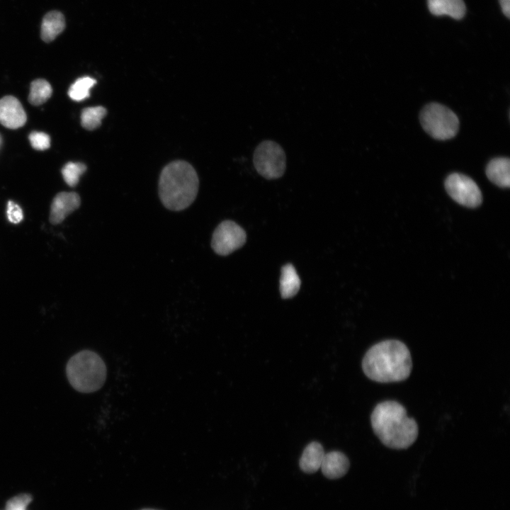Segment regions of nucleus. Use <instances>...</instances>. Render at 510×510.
Masks as SVG:
<instances>
[{"instance_id": "nucleus-1", "label": "nucleus", "mask_w": 510, "mask_h": 510, "mask_svg": "<svg viewBox=\"0 0 510 510\" xmlns=\"http://www.w3.org/2000/svg\"><path fill=\"white\" fill-rule=\"evenodd\" d=\"M362 368L370 380L389 383L406 380L410 375L412 361L407 346L398 340H385L370 347L366 353Z\"/></svg>"}, {"instance_id": "nucleus-2", "label": "nucleus", "mask_w": 510, "mask_h": 510, "mask_svg": "<svg viewBox=\"0 0 510 510\" xmlns=\"http://www.w3.org/2000/svg\"><path fill=\"white\" fill-rule=\"evenodd\" d=\"M370 421L375 434L388 448L405 449L417 438V423L408 416L406 409L396 401L378 404L371 414Z\"/></svg>"}, {"instance_id": "nucleus-3", "label": "nucleus", "mask_w": 510, "mask_h": 510, "mask_svg": "<svg viewBox=\"0 0 510 510\" xmlns=\"http://www.w3.org/2000/svg\"><path fill=\"white\" fill-rule=\"evenodd\" d=\"M198 178L194 168L184 161H175L162 171L159 195L167 209L181 211L195 200L198 191Z\"/></svg>"}, {"instance_id": "nucleus-4", "label": "nucleus", "mask_w": 510, "mask_h": 510, "mask_svg": "<svg viewBox=\"0 0 510 510\" xmlns=\"http://www.w3.org/2000/svg\"><path fill=\"white\" fill-rule=\"evenodd\" d=\"M106 366L98 354L89 350L72 356L66 366L70 385L76 391L89 393L99 390L106 378Z\"/></svg>"}, {"instance_id": "nucleus-5", "label": "nucleus", "mask_w": 510, "mask_h": 510, "mask_svg": "<svg viewBox=\"0 0 510 510\" xmlns=\"http://www.w3.org/2000/svg\"><path fill=\"white\" fill-rule=\"evenodd\" d=\"M420 122L430 136L440 140L454 137L459 129V120L455 113L438 103H431L423 108Z\"/></svg>"}, {"instance_id": "nucleus-6", "label": "nucleus", "mask_w": 510, "mask_h": 510, "mask_svg": "<svg viewBox=\"0 0 510 510\" xmlns=\"http://www.w3.org/2000/svg\"><path fill=\"white\" fill-rule=\"evenodd\" d=\"M253 162L257 172L266 179L281 177L286 169V156L282 147L272 140H264L256 147Z\"/></svg>"}, {"instance_id": "nucleus-7", "label": "nucleus", "mask_w": 510, "mask_h": 510, "mask_svg": "<svg viewBox=\"0 0 510 510\" xmlns=\"http://www.w3.org/2000/svg\"><path fill=\"white\" fill-rule=\"evenodd\" d=\"M445 188L455 201L468 208L477 207L482 200L476 183L462 174H450L445 181Z\"/></svg>"}, {"instance_id": "nucleus-8", "label": "nucleus", "mask_w": 510, "mask_h": 510, "mask_svg": "<svg viewBox=\"0 0 510 510\" xmlns=\"http://www.w3.org/2000/svg\"><path fill=\"white\" fill-rule=\"evenodd\" d=\"M246 239L244 230L233 221L225 220L215 230L211 246L221 256H227L242 246Z\"/></svg>"}, {"instance_id": "nucleus-9", "label": "nucleus", "mask_w": 510, "mask_h": 510, "mask_svg": "<svg viewBox=\"0 0 510 510\" xmlns=\"http://www.w3.org/2000/svg\"><path fill=\"white\" fill-rule=\"evenodd\" d=\"M27 120L26 112L20 101L12 96L0 99V123L10 129L24 125Z\"/></svg>"}, {"instance_id": "nucleus-10", "label": "nucleus", "mask_w": 510, "mask_h": 510, "mask_svg": "<svg viewBox=\"0 0 510 510\" xmlns=\"http://www.w3.org/2000/svg\"><path fill=\"white\" fill-rule=\"evenodd\" d=\"M81 203L79 196L74 192H61L53 199L50 221L53 225L61 223L65 217L76 210Z\"/></svg>"}, {"instance_id": "nucleus-11", "label": "nucleus", "mask_w": 510, "mask_h": 510, "mask_svg": "<svg viewBox=\"0 0 510 510\" xmlns=\"http://www.w3.org/2000/svg\"><path fill=\"white\" fill-rule=\"evenodd\" d=\"M349 466L347 456L342 452L334 450L324 453L320 468L327 478L336 480L347 473Z\"/></svg>"}, {"instance_id": "nucleus-12", "label": "nucleus", "mask_w": 510, "mask_h": 510, "mask_svg": "<svg viewBox=\"0 0 510 510\" xmlns=\"http://www.w3.org/2000/svg\"><path fill=\"white\" fill-rule=\"evenodd\" d=\"M487 178L497 186L509 188L510 186V160L499 157L492 159L486 168Z\"/></svg>"}, {"instance_id": "nucleus-13", "label": "nucleus", "mask_w": 510, "mask_h": 510, "mask_svg": "<svg viewBox=\"0 0 510 510\" xmlns=\"http://www.w3.org/2000/svg\"><path fill=\"white\" fill-rule=\"evenodd\" d=\"M65 28L64 15L58 11L47 13L42 21L40 37L45 42L53 41Z\"/></svg>"}, {"instance_id": "nucleus-14", "label": "nucleus", "mask_w": 510, "mask_h": 510, "mask_svg": "<svg viewBox=\"0 0 510 510\" xmlns=\"http://www.w3.org/2000/svg\"><path fill=\"white\" fill-rule=\"evenodd\" d=\"M324 455L322 446L318 442H311L305 448L300 457V469L307 474L317 472L321 467Z\"/></svg>"}, {"instance_id": "nucleus-15", "label": "nucleus", "mask_w": 510, "mask_h": 510, "mask_svg": "<svg viewBox=\"0 0 510 510\" xmlns=\"http://www.w3.org/2000/svg\"><path fill=\"white\" fill-rule=\"evenodd\" d=\"M430 12L435 16L448 15L455 19H461L466 11L463 0H428Z\"/></svg>"}, {"instance_id": "nucleus-16", "label": "nucleus", "mask_w": 510, "mask_h": 510, "mask_svg": "<svg viewBox=\"0 0 510 510\" xmlns=\"http://www.w3.org/2000/svg\"><path fill=\"white\" fill-rule=\"evenodd\" d=\"M300 279L292 264L283 266L280 278V292L283 298L295 296L300 287Z\"/></svg>"}, {"instance_id": "nucleus-17", "label": "nucleus", "mask_w": 510, "mask_h": 510, "mask_svg": "<svg viewBox=\"0 0 510 510\" xmlns=\"http://www.w3.org/2000/svg\"><path fill=\"white\" fill-rule=\"evenodd\" d=\"M52 93L51 85L45 79H38L30 84L29 102L34 106H40L46 102Z\"/></svg>"}, {"instance_id": "nucleus-18", "label": "nucleus", "mask_w": 510, "mask_h": 510, "mask_svg": "<svg viewBox=\"0 0 510 510\" xmlns=\"http://www.w3.org/2000/svg\"><path fill=\"white\" fill-rule=\"evenodd\" d=\"M106 114V110L102 106L86 108L81 114V124L85 129L93 130L101 125Z\"/></svg>"}, {"instance_id": "nucleus-19", "label": "nucleus", "mask_w": 510, "mask_h": 510, "mask_svg": "<svg viewBox=\"0 0 510 510\" xmlns=\"http://www.w3.org/2000/svg\"><path fill=\"white\" fill-rule=\"evenodd\" d=\"M96 80L89 76L78 79L68 91L69 96L74 101H81L87 98L90 95V89L96 84Z\"/></svg>"}, {"instance_id": "nucleus-20", "label": "nucleus", "mask_w": 510, "mask_h": 510, "mask_svg": "<svg viewBox=\"0 0 510 510\" xmlns=\"http://www.w3.org/2000/svg\"><path fill=\"white\" fill-rule=\"evenodd\" d=\"M86 170V166L83 163L68 162L62 168V174L66 183L71 187H74Z\"/></svg>"}, {"instance_id": "nucleus-21", "label": "nucleus", "mask_w": 510, "mask_h": 510, "mask_svg": "<svg viewBox=\"0 0 510 510\" xmlns=\"http://www.w3.org/2000/svg\"><path fill=\"white\" fill-rule=\"evenodd\" d=\"M32 499L29 494H20L7 501L4 510H27Z\"/></svg>"}, {"instance_id": "nucleus-22", "label": "nucleus", "mask_w": 510, "mask_h": 510, "mask_svg": "<svg viewBox=\"0 0 510 510\" xmlns=\"http://www.w3.org/2000/svg\"><path fill=\"white\" fill-rule=\"evenodd\" d=\"M29 140L32 147L37 150H45L50 147V136L42 132H32Z\"/></svg>"}, {"instance_id": "nucleus-23", "label": "nucleus", "mask_w": 510, "mask_h": 510, "mask_svg": "<svg viewBox=\"0 0 510 510\" xmlns=\"http://www.w3.org/2000/svg\"><path fill=\"white\" fill-rule=\"evenodd\" d=\"M6 215L9 222L13 224L19 223L23 218L22 209L12 200H9L7 203Z\"/></svg>"}, {"instance_id": "nucleus-24", "label": "nucleus", "mask_w": 510, "mask_h": 510, "mask_svg": "<svg viewBox=\"0 0 510 510\" xmlns=\"http://www.w3.org/2000/svg\"><path fill=\"white\" fill-rule=\"evenodd\" d=\"M503 13L507 17L510 16V0H499Z\"/></svg>"}, {"instance_id": "nucleus-25", "label": "nucleus", "mask_w": 510, "mask_h": 510, "mask_svg": "<svg viewBox=\"0 0 510 510\" xmlns=\"http://www.w3.org/2000/svg\"><path fill=\"white\" fill-rule=\"evenodd\" d=\"M140 510H158V509H149V508L147 509H147H140Z\"/></svg>"}]
</instances>
